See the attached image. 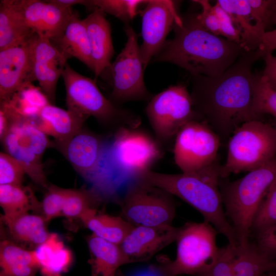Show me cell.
Returning <instances> with one entry per match:
<instances>
[{"label":"cell","instance_id":"cell-25","mask_svg":"<svg viewBox=\"0 0 276 276\" xmlns=\"http://www.w3.org/2000/svg\"><path fill=\"white\" fill-rule=\"evenodd\" d=\"M34 249L42 276H61L72 264V253L56 233H50Z\"/></svg>","mask_w":276,"mask_h":276},{"label":"cell","instance_id":"cell-30","mask_svg":"<svg viewBox=\"0 0 276 276\" xmlns=\"http://www.w3.org/2000/svg\"><path fill=\"white\" fill-rule=\"evenodd\" d=\"M80 221L94 235L118 245L134 226L122 216L99 213L96 208L87 210Z\"/></svg>","mask_w":276,"mask_h":276},{"label":"cell","instance_id":"cell-9","mask_svg":"<svg viewBox=\"0 0 276 276\" xmlns=\"http://www.w3.org/2000/svg\"><path fill=\"white\" fill-rule=\"evenodd\" d=\"M119 204L121 216L134 226L172 225L176 214L173 195L140 178L127 185Z\"/></svg>","mask_w":276,"mask_h":276},{"label":"cell","instance_id":"cell-44","mask_svg":"<svg viewBox=\"0 0 276 276\" xmlns=\"http://www.w3.org/2000/svg\"><path fill=\"white\" fill-rule=\"evenodd\" d=\"M49 2L64 8H72L73 6L81 5L87 9L93 10L91 0H50Z\"/></svg>","mask_w":276,"mask_h":276},{"label":"cell","instance_id":"cell-33","mask_svg":"<svg viewBox=\"0 0 276 276\" xmlns=\"http://www.w3.org/2000/svg\"><path fill=\"white\" fill-rule=\"evenodd\" d=\"M252 108L259 117L269 114L276 119V90L271 87L262 74L253 73Z\"/></svg>","mask_w":276,"mask_h":276},{"label":"cell","instance_id":"cell-22","mask_svg":"<svg viewBox=\"0 0 276 276\" xmlns=\"http://www.w3.org/2000/svg\"><path fill=\"white\" fill-rule=\"evenodd\" d=\"M51 41L67 59L75 57L94 71L86 28L78 12H73L62 34Z\"/></svg>","mask_w":276,"mask_h":276},{"label":"cell","instance_id":"cell-21","mask_svg":"<svg viewBox=\"0 0 276 276\" xmlns=\"http://www.w3.org/2000/svg\"><path fill=\"white\" fill-rule=\"evenodd\" d=\"M88 117L53 104L43 106L34 120L36 126L55 140V146L66 142L83 129Z\"/></svg>","mask_w":276,"mask_h":276},{"label":"cell","instance_id":"cell-29","mask_svg":"<svg viewBox=\"0 0 276 276\" xmlns=\"http://www.w3.org/2000/svg\"><path fill=\"white\" fill-rule=\"evenodd\" d=\"M1 141L5 152L21 165L26 174L35 183L47 189L50 185L44 173L42 157L11 128Z\"/></svg>","mask_w":276,"mask_h":276},{"label":"cell","instance_id":"cell-35","mask_svg":"<svg viewBox=\"0 0 276 276\" xmlns=\"http://www.w3.org/2000/svg\"><path fill=\"white\" fill-rule=\"evenodd\" d=\"M276 223V181L261 202L252 222L250 233L257 234Z\"/></svg>","mask_w":276,"mask_h":276},{"label":"cell","instance_id":"cell-8","mask_svg":"<svg viewBox=\"0 0 276 276\" xmlns=\"http://www.w3.org/2000/svg\"><path fill=\"white\" fill-rule=\"evenodd\" d=\"M218 232L209 222H188L179 227L174 260L167 257L166 264L176 276H200L219 258L222 248L217 244Z\"/></svg>","mask_w":276,"mask_h":276},{"label":"cell","instance_id":"cell-3","mask_svg":"<svg viewBox=\"0 0 276 276\" xmlns=\"http://www.w3.org/2000/svg\"><path fill=\"white\" fill-rule=\"evenodd\" d=\"M162 146L146 132L123 127L106 145L100 174V187L111 198L121 188L137 179L161 158Z\"/></svg>","mask_w":276,"mask_h":276},{"label":"cell","instance_id":"cell-26","mask_svg":"<svg viewBox=\"0 0 276 276\" xmlns=\"http://www.w3.org/2000/svg\"><path fill=\"white\" fill-rule=\"evenodd\" d=\"M35 34L27 25L17 0L0 1V50L19 43Z\"/></svg>","mask_w":276,"mask_h":276},{"label":"cell","instance_id":"cell-5","mask_svg":"<svg viewBox=\"0 0 276 276\" xmlns=\"http://www.w3.org/2000/svg\"><path fill=\"white\" fill-rule=\"evenodd\" d=\"M275 181L276 157L236 180H219L225 213L231 220L239 244L249 241L254 218Z\"/></svg>","mask_w":276,"mask_h":276},{"label":"cell","instance_id":"cell-24","mask_svg":"<svg viewBox=\"0 0 276 276\" xmlns=\"http://www.w3.org/2000/svg\"><path fill=\"white\" fill-rule=\"evenodd\" d=\"M90 276H117L119 268L126 265L119 245L103 240L94 234L88 237Z\"/></svg>","mask_w":276,"mask_h":276},{"label":"cell","instance_id":"cell-37","mask_svg":"<svg viewBox=\"0 0 276 276\" xmlns=\"http://www.w3.org/2000/svg\"><path fill=\"white\" fill-rule=\"evenodd\" d=\"M47 192L40 202L41 216L46 222L60 216L67 189L51 185L47 189Z\"/></svg>","mask_w":276,"mask_h":276},{"label":"cell","instance_id":"cell-13","mask_svg":"<svg viewBox=\"0 0 276 276\" xmlns=\"http://www.w3.org/2000/svg\"><path fill=\"white\" fill-rule=\"evenodd\" d=\"M139 13L142 17L143 38L140 52L145 70L163 47L166 37L174 25L181 24L182 18L172 1H148L144 9Z\"/></svg>","mask_w":276,"mask_h":276},{"label":"cell","instance_id":"cell-20","mask_svg":"<svg viewBox=\"0 0 276 276\" xmlns=\"http://www.w3.org/2000/svg\"><path fill=\"white\" fill-rule=\"evenodd\" d=\"M231 276H261L276 271V260L261 250L256 243L227 244L224 247Z\"/></svg>","mask_w":276,"mask_h":276},{"label":"cell","instance_id":"cell-23","mask_svg":"<svg viewBox=\"0 0 276 276\" xmlns=\"http://www.w3.org/2000/svg\"><path fill=\"white\" fill-rule=\"evenodd\" d=\"M218 4L230 16L239 31L241 44L245 51H257L265 32L254 22L247 0H218Z\"/></svg>","mask_w":276,"mask_h":276},{"label":"cell","instance_id":"cell-7","mask_svg":"<svg viewBox=\"0 0 276 276\" xmlns=\"http://www.w3.org/2000/svg\"><path fill=\"white\" fill-rule=\"evenodd\" d=\"M227 142L226 161L220 169L221 179L251 171L276 157V130L261 120L243 124Z\"/></svg>","mask_w":276,"mask_h":276},{"label":"cell","instance_id":"cell-45","mask_svg":"<svg viewBox=\"0 0 276 276\" xmlns=\"http://www.w3.org/2000/svg\"><path fill=\"white\" fill-rule=\"evenodd\" d=\"M11 126V121L6 112L0 108V139L2 141Z\"/></svg>","mask_w":276,"mask_h":276},{"label":"cell","instance_id":"cell-6","mask_svg":"<svg viewBox=\"0 0 276 276\" xmlns=\"http://www.w3.org/2000/svg\"><path fill=\"white\" fill-rule=\"evenodd\" d=\"M61 76L68 110L87 117L92 116L101 125L114 132L123 127L137 128L141 125L140 116L113 103L103 95L95 80L78 73L67 63Z\"/></svg>","mask_w":276,"mask_h":276},{"label":"cell","instance_id":"cell-4","mask_svg":"<svg viewBox=\"0 0 276 276\" xmlns=\"http://www.w3.org/2000/svg\"><path fill=\"white\" fill-rule=\"evenodd\" d=\"M221 166L217 160L198 171L167 174L149 170L139 177L181 199L198 211L227 239L228 244H238L234 229L225 213L219 189Z\"/></svg>","mask_w":276,"mask_h":276},{"label":"cell","instance_id":"cell-42","mask_svg":"<svg viewBox=\"0 0 276 276\" xmlns=\"http://www.w3.org/2000/svg\"><path fill=\"white\" fill-rule=\"evenodd\" d=\"M265 67L262 74L265 76L272 88L276 90V57L267 53L262 57Z\"/></svg>","mask_w":276,"mask_h":276},{"label":"cell","instance_id":"cell-27","mask_svg":"<svg viewBox=\"0 0 276 276\" xmlns=\"http://www.w3.org/2000/svg\"><path fill=\"white\" fill-rule=\"evenodd\" d=\"M0 276H36L39 264L34 249L27 250L8 240L0 244Z\"/></svg>","mask_w":276,"mask_h":276},{"label":"cell","instance_id":"cell-19","mask_svg":"<svg viewBox=\"0 0 276 276\" xmlns=\"http://www.w3.org/2000/svg\"><path fill=\"white\" fill-rule=\"evenodd\" d=\"M89 39L95 79L110 68L114 54L111 27L105 13L96 9L83 19Z\"/></svg>","mask_w":276,"mask_h":276},{"label":"cell","instance_id":"cell-16","mask_svg":"<svg viewBox=\"0 0 276 276\" xmlns=\"http://www.w3.org/2000/svg\"><path fill=\"white\" fill-rule=\"evenodd\" d=\"M179 230L172 225L134 226L119 245L126 264L149 260L176 241Z\"/></svg>","mask_w":276,"mask_h":276},{"label":"cell","instance_id":"cell-40","mask_svg":"<svg viewBox=\"0 0 276 276\" xmlns=\"http://www.w3.org/2000/svg\"><path fill=\"white\" fill-rule=\"evenodd\" d=\"M213 8L219 19L221 27L220 36L241 43L240 33L234 25L228 13L217 3L213 6Z\"/></svg>","mask_w":276,"mask_h":276},{"label":"cell","instance_id":"cell-43","mask_svg":"<svg viewBox=\"0 0 276 276\" xmlns=\"http://www.w3.org/2000/svg\"><path fill=\"white\" fill-rule=\"evenodd\" d=\"M276 50V28L265 32L262 38L259 49L257 50L260 58L267 53H272Z\"/></svg>","mask_w":276,"mask_h":276},{"label":"cell","instance_id":"cell-41","mask_svg":"<svg viewBox=\"0 0 276 276\" xmlns=\"http://www.w3.org/2000/svg\"><path fill=\"white\" fill-rule=\"evenodd\" d=\"M256 235L260 249L276 260V223Z\"/></svg>","mask_w":276,"mask_h":276},{"label":"cell","instance_id":"cell-12","mask_svg":"<svg viewBox=\"0 0 276 276\" xmlns=\"http://www.w3.org/2000/svg\"><path fill=\"white\" fill-rule=\"evenodd\" d=\"M221 142L206 122L191 121L176 135L173 149L175 163L182 173L198 171L217 160Z\"/></svg>","mask_w":276,"mask_h":276},{"label":"cell","instance_id":"cell-39","mask_svg":"<svg viewBox=\"0 0 276 276\" xmlns=\"http://www.w3.org/2000/svg\"><path fill=\"white\" fill-rule=\"evenodd\" d=\"M193 2L199 5L202 8L201 12L197 14V18L200 23L210 32L216 36H220V21L213 6L206 0H195Z\"/></svg>","mask_w":276,"mask_h":276},{"label":"cell","instance_id":"cell-14","mask_svg":"<svg viewBox=\"0 0 276 276\" xmlns=\"http://www.w3.org/2000/svg\"><path fill=\"white\" fill-rule=\"evenodd\" d=\"M36 35L0 50V102L10 100L35 81L33 43Z\"/></svg>","mask_w":276,"mask_h":276},{"label":"cell","instance_id":"cell-38","mask_svg":"<svg viewBox=\"0 0 276 276\" xmlns=\"http://www.w3.org/2000/svg\"><path fill=\"white\" fill-rule=\"evenodd\" d=\"M26 172L21 165L6 152L0 153V185L22 186Z\"/></svg>","mask_w":276,"mask_h":276},{"label":"cell","instance_id":"cell-17","mask_svg":"<svg viewBox=\"0 0 276 276\" xmlns=\"http://www.w3.org/2000/svg\"><path fill=\"white\" fill-rule=\"evenodd\" d=\"M33 58L35 80L49 103L54 105L57 81L68 59L50 39L37 35L33 40Z\"/></svg>","mask_w":276,"mask_h":276},{"label":"cell","instance_id":"cell-32","mask_svg":"<svg viewBox=\"0 0 276 276\" xmlns=\"http://www.w3.org/2000/svg\"><path fill=\"white\" fill-rule=\"evenodd\" d=\"M102 201L90 189H67L62 215L70 220L80 219L89 209L96 208Z\"/></svg>","mask_w":276,"mask_h":276},{"label":"cell","instance_id":"cell-47","mask_svg":"<svg viewBox=\"0 0 276 276\" xmlns=\"http://www.w3.org/2000/svg\"><path fill=\"white\" fill-rule=\"evenodd\" d=\"M273 126L274 127V128H275V129L276 130V120H275V122L274 123V125Z\"/></svg>","mask_w":276,"mask_h":276},{"label":"cell","instance_id":"cell-10","mask_svg":"<svg viewBox=\"0 0 276 276\" xmlns=\"http://www.w3.org/2000/svg\"><path fill=\"white\" fill-rule=\"evenodd\" d=\"M146 113L154 138L162 146L188 122L201 121L193 109L190 93L182 84L169 86L153 96L148 101Z\"/></svg>","mask_w":276,"mask_h":276},{"label":"cell","instance_id":"cell-2","mask_svg":"<svg viewBox=\"0 0 276 276\" xmlns=\"http://www.w3.org/2000/svg\"><path fill=\"white\" fill-rule=\"evenodd\" d=\"M181 18V24L174 26L173 38L166 41L151 63L169 62L192 75L217 77L223 74L245 51L241 43L206 30L198 20L197 14H188Z\"/></svg>","mask_w":276,"mask_h":276},{"label":"cell","instance_id":"cell-46","mask_svg":"<svg viewBox=\"0 0 276 276\" xmlns=\"http://www.w3.org/2000/svg\"><path fill=\"white\" fill-rule=\"evenodd\" d=\"M261 276H276V271H271L262 274Z\"/></svg>","mask_w":276,"mask_h":276},{"label":"cell","instance_id":"cell-28","mask_svg":"<svg viewBox=\"0 0 276 276\" xmlns=\"http://www.w3.org/2000/svg\"><path fill=\"white\" fill-rule=\"evenodd\" d=\"M2 218L14 240L34 246L35 248L45 241L50 234L47 222L40 215L25 212L3 215Z\"/></svg>","mask_w":276,"mask_h":276},{"label":"cell","instance_id":"cell-31","mask_svg":"<svg viewBox=\"0 0 276 276\" xmlns=\"http://www.w3.org/2000/svg\"><path fill=\"white\" fill-rule=\"evenodd\" d=\"M0 205L4 215L28 212L33 210L40 211V202L32 190L16 185H0Z\"/></svg>","mask_w":276,"mask_h":276},{"label":"cell","instance_id":"cell-34","mask_svg":"<svg viewBox=\"0 0 276 276\" xmlns=\"http://www.w3.org/2000/svg\"><path fill=\"white\" fill-rule=\"evenodd\" d=\"M143 0H92L93 11L98 9L120 19L126 25L139 13V7L146 4Z\"/></svg>","mask_w":276,"mask_h":276},{"label":"cell","instance_id":"cell-1","mask_svg":"<svg viewBox=\"0 0 276 276\" xmlns=\"http://www.w3.org/2000/svg\"><path fill=\"white\" fill-rule=\"evenodd\" d=\"M259 58L257 51H244L219 77L190 75L193 109L221 142H228L244 123L260 120L252 108V68Z\"/></svg>","mask_w":276,"mask_h":276},{"label":"cell","instance_id":"cell-15","mask_svg":"<svg viewBox=\"0 0 276 276\" xmlns=\"http://www.w3.org/2000/svg\"><path fill=\"white\" fill-rule=\"evenodd\" d=\"M108 141L82 129L70 140L56 147L75 171L91 185V189L98 182Z\"/></svg>","mask_w":276,"mask_h":276},{"label":"cell","instance_id":"cell-18","mask_svg":"<svg viewBox=\"0 0 276 276\" xmlns=\"http://www.w3.org/2000/svg\"><path fill=\"white\" fill-rule=\"evenodd\" d=\"M29 28L38 36L54 39L63 31L74 11L49 1L17 0Z\"/></svg>","mask_w":276,"mask_h":276},{"label":"cell","instance_id":"cell-36","mask_svg":"<svg viewBox=\"0 0 276 276\" xmlns=\"http://www.w3.org/2000/svg\"><path fill=\"white\" fill-rule=\"evenodd\" d=\"M254 22L261 30L266 32L276 25V0H247Z\"/></svg>","mask_w":276,"mask_h":276},{"label":"cell","instance_id":"cell-11","mask_svg":"<svg viewBox=\"0 0 276 276\" xmlns=\"http://www.w3.org/2000/svg\"><path fill=\"white\" fill-rule=\"evenodd\" d=\"M127 41L109 69L112 90L109 100L118 105L133 101H149L153 97L144 80V67L137 34L125 26Z\"/></svg>","mask_w":276,"mask_h":276}]
</instances>
